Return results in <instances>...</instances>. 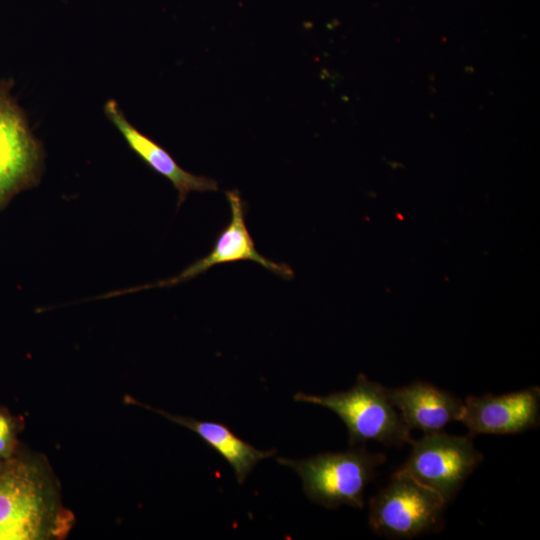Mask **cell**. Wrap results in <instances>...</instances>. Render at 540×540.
<instances>
[{
	"mask_svg": "<svg viewBox=\"0 0 540 540\" xmlns=\"http://www.w3.org/2000/svg\"><path fill=\"white\" fill-rule=\"evenodd\" d=\"M73 522L44 457L18 451L4 461L0 469V540L62 539Z\"/></svg>",
	"mask_w": 540,
	"mask_h": 540,
	"instance_id": "cell-1",
	"label": "cell"
},
{
	"mask_svg": "<svg viewBox=\"0 0 540 540\" xmlns=\"http://www.w3.org/2000/svg\"><path fill=\"white\" fill-rule=\"evenodd\" d=\"M277 461L300 476L303 491L312 502L329 509L341 505L363 508L364 491L386 462V455L372 453L363 445L299 460L278 457Z\"/></svg>",
	"mask_w": 540,
	"mask_h": 540,
	"instance_id": "cell-2",
	"label": "cell"
},
{
	"mask_svg": "<svg viewBox=\"0 0 540 540\" xmlns=\"http://www.w3.org/2000/svg\"><path fill=\"white\" fill-rule=\"evenodd\" d=\"M294 399L333 411L347 427L350 446L376 441L387 447H402L414 440L390 402L387 388L364 374L357 376L349 390L324 396L299 392Z\"/></svg>",
	"mask_w": 540,
	"mask_h": 540,
	"instance_id": "cell-3",
	"label": "cell"
},
{
	"mask_svg": "<svg viewBox=\"0 0 540 540\" xmlns=\"http://www.w3.org/2000/svg\"><path fill=\"white\" fill-rule=\"evenodd\" d=\"M447 505L438 493L396 470L370 499L368 523L381 537L412 539L441 531Z\"/></svg>",
	"mask_w": 540,
	"mask_h": 540,
	"instance_id": "cell-4",
	"label": "cell"
},
{
	"mask_svg": "<svg viewBox=\"0 0 540 540\" xmlns=\"http://www.w3.org/2000/svg\"><path fill=\"white\" fill-rule=\"evenodd\" d=\"M411 447L408 458L397 470L438 493L447 504L484 459L469 434L424 433L422 438L413 440Z\"/></svg>",
	"mask_w": 540,
	"mask_h": 540,
	"instance_id": "cell-5",
	"label": "cell"
},
{
	"mask_svg": "<svg viewBox=\"0 0 540 540\" xmlns=\"http://www.w3.org/2000/svg\"><path fill=\"white\" fill-rule=\"evenodd\" d=\"M10 81L0 82V210L33 187L42 167V148L13 99Z\"/></svg>",
	"mask_w": 540,
	"mask_h": 540,
	"instance_id": "cell-6",
	"label": "cell"
},
{
	"mask_svg": "<svg viewBox=\"0 0 540 540\" xmlns=\"http://www.w3.org/2000/svg\"><path fill=\"white\" fill-rule=\"evenodd\" d=\"M225 195L230 206L231 219L228 225L219 233L212 250L206 256L189 265L175 277L150 285L121 290L106 296H115L150 288L174 286L195 278L215 265L240 260L254 261L267 270L286 279L293 277V271L287 264L273 262L256 250L255 243L246 226L245 205L239 191L228 190L225 192Z\"/></svg>",
	"mask_w": 540,
	"mask_h": 540,
	"instance_id": "cell-7",
	"label": "cell"
},
{
	"mask_svg": "<svg viewBox=\"0 0 540 540\" xmlns=\"http://www.w3.org/2000/svg\"><path fill=\"white\" fill-rule=\"evenodd\" d=\"M472 437L479 434L512 435L539 426L540 389L532 386L524 390L494 395H469L463 400L458 420Z\"/></svg>",
	"mask_w": 540,
	"mask_h": 540,
	"instance_id": "cell-8",
	"label": "cell"
},
{
	"mask_svg": "<svg viewBox=\"0 0 540 540\" xmlns=\"http://www.w3.org/2000/svg\"><path fill=\"white\" fill-rule=\"evenodd\" d=\"M387 394L410 431H442L450 422L458 421L463 410V400L458 396L424 381L387 388Z\"/></svg>",
	"mask_w": 540,
	"mask_h": 540,
	"instance_id": "cell-9",
	"label": "cell"
},
{
	"mask_svg": "<svg viewBox=\"0 0 540 540\" xmlns=\"http://www.w3.org/2000/svg\"><path fill=\"white\" fill-rule=\"evenodd\" d=\"M108 119L119 130L129 147L155 172L167 178L178 191L177 206L190 192L217 191L218 183L209 177L194 175L181 168L159 144L135 128L125 117L115 100L104 106Z\"/></svg>",
	"mask_w": 540,
	"mask_h": 540,
	"instance_id": "cell-10",
	"label": "cell"
},
{
	"mask_svg": "<svg viewBox=\"0 0 540 540\" xmlns=\"http://www.w3.org/2000/svg\"><path fill=\"white\" fill-rule=\"evenodd\" d=\"M166 417L170 421L196 433L210 448L220 454L232 467L238 483H243L256 464L271 457L276 450L262 451L236 436L224 423L200 421L190 417L170 414L137 403Z\"/></svg>",
	"mask_w": 540,
	"mask_h": 540,
	"instance_id": "cell-11",
	"label": "cell"
},
{
	"mask_svg": "<svg viewBox=\"0 0 540 540\" xmlns=\"http://www.w3.org/2000/svg\"><path fill=\"white\" fill-rule=\"evenodd\" d=\"M20 426L19 419L0 405V461L10 459L19 451Z\"/></svg>",
	"mask_w": 540,
	"mask_h": 540,
	"instance_id": "cell-12",
	"label": "cell"
},
{
	"mask_svg": "<svg viewBox=\"0 0 540 540\" xmlns=\"http://www.w3.org/2000/svg\"><path fill=\"white\" fill-rule=\"evenodd\" d=\"M3 463H4V461H0V469H1L2 465H3Z\"/></svg>",
	"mask_w": 540,
	"mask_h": 540,
	"instance_id": "cell-13",
	"label": "cell"
}]
</instances>
